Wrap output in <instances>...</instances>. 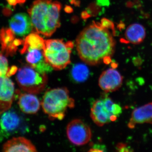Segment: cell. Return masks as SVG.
Returning <instances> with one entry per match:
<instances>
[{"instance_id":"15","label":"cell","mask_w":152,"mask_h":152,"mask_svg":"<svg viewBox=\"0 0 152 152\" xmlns=\"http://www.w3.org/2000/svg\"><path fill=\"white\" fill-rule=\"evenodd\" d=\"M152 124V103L136 108L132 113L128 127L134 129L137 124Z\"/></svg>"},{"instance_id":"24","label":"cell","mask_w":152,"mask_h":152,"mask_svg":"<svg viewBox=\"0 0 152 152\" xmlns=\"http://www.w3.org/2000/svg\"><path fill=\"white\" fill-rule=\"evenodd\" d=\"M99 3L101 4L105 5L106 4H109V0H98Z\"/></svg>"},{"instance_id":"19","label":"cell","mask_w":152,"mask_h":152,"mask_svg":"<svg viewBox=\"0 0 152 152\" xmlns=\"http://www.w3.org/2000/svg\"><path fill=\"white\" fill-rule=\"evenodd\" d=\"M89 75V70L86 65L82 64H76L73 66L71 71L72 78L75 81L81 83L86 80Z\"/></svg>"},{"instance_id":"3","label":"cell","mask_w":152,"mask_h":152,"mask_svg":"<svg viewBox=\"0 0 152 152\" xmlns=\"http://www.w3.org/2000/svg\"><path fill=\"white\" fill-rule=\"evenodd\" d=\"M41 105L50 119L62 120L65 116L68 109L75 107V102L70 96L67 88H55L46 92Z\"/></svg>"},{"instance_id":"14","label":"cell","mask_w":152,"mask_h":152,"mask_svg":"<svg viewBox=\"0 0 152 152\" xmlns=\"http://www.w3.org/2000/svg\"><path fill=\"white\" fill-rule=\"evenodd\" d=\"M4 152H37L36 147L29 140L23 137H14L6 142L3 146Z\"/></svg>"},{"instance_id":"10","label":"cell","mask_w":152,"mask_h":152,"mask_svg":"<svg viewBox=\"0 0 152 152\" xmlns=\"http://www.w3.org/2000/svg\"><path fill=\"white\" fill-rule=\"evenodd\" d=\"M15 94V85L9 77H0V114L10 110Z\"/></svg>"},{"instance_id":"7","label":"cell","mask_w":152,"mask_h":152,"mask_svg":"<svg viewBox=\"0 0 152 152\" xmlns=\"http://www.w3.org/2000/svg\"><path fill=\"white\" fill-rule=\"evenodd\" d=\"M66 134L69 140L77 146L83 145L90 141L92 137L91 128L82 120L76 119L69 123Z\"/></svg>"},{"instance_id":"17","label":"cell","mask_w":152,"mask_h":152,"mask_svg":"<svg viewBox=\"0 0 152 152\" xmlns=\"http://www.w3.org/2000/svg\"><path fill=\"white\" fill-rule=\"evenodd\" d=\"M146 36V31L142 25L134 23L129 26L125 32L126 42L134 45L142 43Z\"/></svg>"},{"instance_id":"21","label":"cell","mask_w":152,"mask_h":152,"mask_svg":"<svg viewBox=\"0 0 152 152\" xmlns=\"http://www.w3.org/2000/svg\"><path fill=\"white\" fill-rule=\"evenodd\" d=\"M106 151L105 145L100 144H94L90 149V152H104Z\"/></svg>"},{"instance_id":"9","label":"cell","mask_w":152,"mask_h":152,"mask_svg":"<svg viewBox=\"0 0 152 152\" xmlns=\"http://www.w3.org/2000/svg\"><path fill=\"white\" fill-rule=\"evenodd\" d=\"M123 78L119 72L114 68L104 71L99 79V86L106 93L115 91L121 86Z\"/></svg>"},{"instance_id":"11","label":"cell","mask_w":152,"mask_h":152,"mask_svg":"<svg viewBox=\"0 0 152 152\" xmlns=\"http://www.w3.org/2000/svg\"><path fill=\"white\" fill-rule=\"evenodd\" d=\"M24 40L16 38L15 34L9 28L0 30V44L1 50L6 56H13L16 53L19 46L23 45Z\"/></svg>"},{"instance_id":"22","label":"cell","mask_w":152,"mask_h":152,"mask_svg":"<svg viewBox=\"0 0 152 152\" xmlns=\"http://www.w3.org/2000/svg\"><path fill=\"white\" fill-rule=\"evenodd\" d=\"M117 151L119 152H130L132 151V150L128 146L126 145L124 143H119L116 147Z\"/></svg>"},{"instance_id":"12","label":"cell","mask_w":152,"mask_h":152,"mask_svg":"<svg viewBox=\"0 0 152 152\" xmlns=\"http://www.w3.org/2000/svg\"><path fill=\"white\" fill-rule=\"evenodd\" d=\"M26 53L27 62L36 71L42 74H47L53 69L45 59L43 50L28 48L26 50Z\"/></svg>"},{"instance_id":"5","label":"cell","mask_w":152,"mask_h":152,"mask_svg":"<svg viewBox=\"0 0 152 152\" xmlns=\"http://www.w3.org/2000/svg\"><path fill=\"white\" fill-rule=\"evenodd\" d=\"M122 112L121 107L115 103L110 98L104 96L95 101L91 108L93 121L99 126L114 122Z\"/></svg>"},{"instance_id":"16","label":"cell","mask_w":152,"mask_h":152,"mask_svg":"<svg viewBox=\"0 0 152 152\" xmlns=\"http://www.w3.org/2000/svg\"><path fill=\"white\" fill-rule=\"evenodd\" d=\"M18 104L21 110L28 114L36 113L41 105V103L36 96L28 93L20 95Z\"/></svg>"},{"instance_id":"2","label":"cell","mask_w":152,"mask_h":152,"mask_svg":"<svg viewBox=\"0 0 152 152\" xmlns=\"http://www.w3.org/2000/svg\"><path fill=\"white\" fill-rule=\"evenodd\" d=\"M61 3L52 0H36L28 10L33 30L50 37L61 26Z\"/></svg>"},{"instance_id":"23","label":"cell","mask_w":152,"mask_h":152,"mask_svg":"<svg viewBox=\"0 0 152 152\" xmlns=\"http://www.w3.org/2000/svg\"><path fill=\"white\" fill-rule=\"evenodd\" d=\"M11 5H15L19 3H23L26 0H7Z\"/></svg>"},{"instance_id":"1","label":"cell","mask_w":152,"mask_h":152,"mask_svg":"<svg viewBox=\"0 0 152 152\" xmlns=\"http://www.w3.org/2000/svg\"><path fill=\"white\" fill-rule=\"evenodd\" d=\"M76 46L79 57L90 65L111 61L115 42L108 28L94 22L78 36Z\"/></svg>"},{"instance_id":"18","label":"cell","mask_w":152,"mask_h":152,"mask_svg":"<svg viewBox=\"0 0 152 152\" xmlns=\"http://www.w3.org/2000/svg\"><path fill=\"white\" fill-rule=\"evenodd\" d=\"M45 44V40L41 37L37 33H31L24 40L23 48L20 50L21 53H25L26 50L28 48L43 50Z\"/></svg>"},{"instance_id":"8","label":"cell","mask_w":152,"mask_h":152,"mask_svg":"<svg viewBox=\"0 0 152 152\" xmlns=\"http://www.w3.org/2000/svg\"><path fill=\"white\" fill-rule=\"evenodd\" d=\"M23 121L14 110H8L0 114V140L22 130Z\"/></svg>"},{"instance_id":"20","label":"cell","mask_w":152,"mask_h":152,"mask_svg":"<svg viewBox=\"0 0 152 152\" xmlns=\"http://www.w3.org/2000/svg\"><path fill=\"white\" fill-rule=\"evenodd\" d=\"M18 68L15 66L10 67L8 61L4 56L0 54V77H9L17 72Z\"/></svg>"},{"instance_id":"13","label":"cell","mask_w":152,"mask_h":152,"mask_svg":"<svg viewBox=\"0 0 152 152\" xmlns=\"http://www.w3.org/2000/svg\"><path fill=\"white\" fill-rule=\"evenodd\" d=\"M10 28L17 35L23 37L33 30L32 23L29 15L24 13L16 14L10 21Z\"/></svg>"},{"instance_id":"4","label":"cell","mask_w":152,"mask_h":152,"mask_svg":"<svg viewBox=\"0 0 152 152\" xmlns=\"http://www.w3.org/2000/svg\"><path fill=\"white\" fill-rule=\"evenodd\" d=\"M74 44L59 39L45 40L43 54L47 62L53 69L61 70L71 63V54Z\"/></svg>"},{"instance_id":"6","label":"cell","mask_w":152,"mask_h":152,"mask_svg":"<svg viewBox=\"0 0 152 152\" xmlns=\"http://www.w3.org/2000/svg\"><path fill=\"white\" fill-rule=\"evenodd\" d=\"M16 79L22 90L32 94L42 91L48 83L46 74L41 73L30 65L24 66L19 69Z\"/></svg>"}]
</instances>
